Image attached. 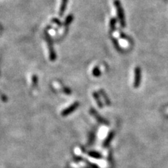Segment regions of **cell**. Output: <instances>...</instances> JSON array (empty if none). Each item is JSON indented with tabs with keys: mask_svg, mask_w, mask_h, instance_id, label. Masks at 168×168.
<instances>
[{
	"mask_svg": "<svg viewBox=\"0 0 168 168\" xmlns=\"http://www.w3.org/2000/svg\"><path fill=\"white\" fill-rule=\"evenodd\" d=\"M114 5L116 9V13L118 16V21H119L120 25L121 27L124 28L126 25V17H125V13H124V9L122 7L121 2L119 0H114Z\"/></svg>",
	"mask_w": 168,
	"mask_h": 168,
	"instance_id": "obj_1",
	"label": "cell"
},
{
	"mask_svg": "<svg viewBox=\"0 0 168 168\" xmlns=\"http://www.w3.org/2000/svg\"><path fill=\"white\" fill-rule=\"evenodd\" d=\"M45 37H46V40L47 42L48 43V47L49 50V56H50V60L51 61H54L57 58V55L56 53L54 51L53 48V40H52L51 36L49 35V34L48 33L47 31L45 32Z\"/></svg>",
	"mask_w": 168,
	"mask_h": 168,
	"instance_id": "obj_2",
	"label": "cell"
},
{
	"mask_svg": "<svg viewBox=\"0 0 168 168\" xmlns=\"http://www.w3.org/2000/svg\"><path fill=\"white\" fill-rule=\"evenodd\" d=\"M135 79L133 82V87L137 88L140 87L141 82V69L140 67H136L135 69Z\"/></svg>",
	"mask_w": 168,
	"mask_h": 168,
	"instance_id": "obj_3",
	"label": "cell"
},
{
	"mask_svg": "<svg viewBox=\"0 0 168 168\" xmlns=\"http://www.w3.org/2000/svg\"><path fill=\"white\" fill-rule=\"evenodd\" d=\"M90 113H91V114L92 116H93L96 118L97 121L98 122L102 124H105V125H109V122L106 120H105V118H104L102 116H101L98 114V112L96 111V110L94 109H91L90 110Z\"/></svg>",
	"mask_w": 168,
	"mask_h": 168,
	"instance_id": "obj_4",
	"label": "cell"
},
{
	"mask_svg": "<svg viewBox=\"0 0 168 168\" xmlns=\"http://www.w3.org/2000/svg\"><path fill=\"white\" fill-rule=\"evenodd\" d=\"M79 106V103L77 102H74V104H72V105L70 106H69L68 108H67V109L63 110V111H62V114H61L62 116H68L70 114H72V112H74L75 110L78 108V106Z\"/></svg>",
	"mask_w": 168,
	"mask_h": 168,
	"instance_id": "obj_5",
	"label": "cell"
},
{
	"mask_svg": "<svg viewBox=\"0 0 168 168\" xmlns=\"http://www.w3.org/2000/svg\"><path fill=\"white\" fill-rule=\"evenodd\" d=\"M114 135H115V133L114 131H112L109 133V135L106 137V140H105V141H104V146L107 147L109 145V144L111 143V141H112L113 139H114Z\"/></svg>",
	"mask_w": 168,
	"mask_h": 168,
	"instance_id": "obj_6",
	"label": "cell"
},
{
	"mask_svg": "<svg viewBox=\"0 0 168 168\" xmlns=\"http://www.w3.org/2000/svg\"><path fill=\"white\" fill-rule=\"evenodd\" d=\"M100 93L101 95V96H102L104 98V100H105L106 105H108V106L111 105V101H110L109 98L108 97V96H107V95L105 92V91H104L103 89H100Z\"/></svg>",
	"mask_w": 168,
	"mask_h": 168,
	"instance_id": "obj_7",
	"label": "cell"
},
{
	"mask_svg": "<svg viewBox=\"0 0 168 168\" xmlns=\"http://www.w3.org/2000/svg\"><path fill=\"white\" fill-rule=\"evenodd\" d=\"M68 3V0H62V3H61V6H60V16H62L65 11L66 10L67 8V5Z\"/></svg>",
	"mask_w": 168,
	"mask_h": 168,
	"instance_id": "obj_8",
	"label": "cell"
},
{
	"mask_svg": "<svg viewBox=\"0 0 168 168\" xmlns=\"http://www.w3.org/2000/svg\"><path fill=\"white\" fill-rule=\"evenodd\" d=\"M92 95H93V97L95 98V101H96L97 105H98V106H99L100 108H103V104L102 102V101H101V100H100L99 94H98L97 92H94Z\"/></svg>",
	"mask_w": 168,
	"mask_h": 168,
	"instance_id": "obj_9",
	"label": "cell"
},
{
	"mask_svg": "<svg viewBox=\"0 0 168 168\" xmlns=\"http://www.w3.org/2000/svg\"><path fill=\"white\" fill-rule=\"evenodd\" d=\"M116 22H117V19L116 18H112L111 20H110L109 26H110V32H113L115 30Z\"/></svg>",
	"mask_w": 168,
	"mask_h": 168,
	"instance_id": "obj_10",
	"label": "cell"
},
{
	"mask_svg": "<svg viewBox=\"0 0 168 168\" xmlns=\"http://www.w3.org/2000/svg\"><path fill=\"white\" fill-rule=\"evenodd\" d=\"M111 40H112V42L113 43H114V47L116 48V50L118 51H119L121 52V53H123V49L121 48V46H119V43H118V40L114 38V37H111Z\"/></svg>",
	"mask_w": 168,
	"mask_h": 168,
	"instance_id": "obj_11",
	"label": "cell"
},
{
	"mask_svg": "<svg viewBox=\"0 0 168 168\" xmlns=\"http://www.w3.org/2000/svg\"><path fill=\"white\" fill-rule=\"evenodd\" d=\"M88 155L91 156V157L96 159H100L102 158V155L100 154V153H98L97 151H91L88 152Z\"/></svg>",
	"mask_w": 168,
	"mask_h": 168,
	"instance_id": "obj_12",
	"label": "cell"
},
{
	"mask_svg": "<svg viewBox=\"0 0 168 168\" xmlns=\"http://www.w3.org/2000/svg\"><path fill=\"white\" fill-rule=\"evenodd\" d=\"M92 75L95 77H99L101 75V71L100 70V69L98 67H95L92 70Z\"/></svg>",
	"mask_w": 168,
	"mask_h": 168,
	"instance_id": "obj_13",
	"label": "cell"
},
{
	"mask_svg": "<svg viewBox=\"0 0 168 168\" xmlns=\"http://www.w3.org/2000/svg\"><path fill=\"white\" fill-rule=\"evenodd\" d=\"M73 19H74V17L72 15H69L67 17L65 21V25L66 26V27L70 24V23L72 22V21H73Z\"/></svg>",
	"mask_w": 168,
	"mask_h": 168,
	"instance_id": "obj_14",
	"label": "cell"
},
{
	"mask_svg": "<svg viewBox=\"0 0 168 168\" xmlns=\"http://www.w3.org/2000/svg\"><path fill=\"white\" fill-rule=\"evenodd\" d=\"M95 140V133L93 132H91V133H90V135H89V141H88L89 144H93Z\"/></svg>",
	"mask_w": 168,
	"mask_h": 168,
	"instance_id": "obj_15",
	"label": "cell"
},
{
	"mask_svg": "<svg viewBox=\"0 0 168 168\" xmlns=\"http://www.w3.org/2000/svg\"><path fill=\"white\" fill-rule=\"evenodd\" d=\"M32 84L34 86H37V84H38V77H37V75H33L32 76Z\"/></svg>",
	"mask_w": 168,
	"mask_h": 168,
	"instance_id": "obj_16",
	"label": "cell"
},
{
	"mask_svg": "<svg viewBox=\"0 0 168 168\" xmlns=\"http://www.w3.org/2000/svg\"><path fill=\"white\" fill-rule=\"evenodd\" d=\"M63 92H65V94H67V95H70L72 93V91L69 88H67V87H64Z\"/></svg>",
	"mask_w": 168,
	"mask_h": 168,
	"instance_id": "obj_17",
	"label": "cell"
},
{
	"mask_svg": "<svg viewBox=\"0 0 168 168\" xmlns=\"http://www.w3.org/2000/svg\"><path fill=\"white\" fill-rule=\"evenodd\" d=\"M52 21H53L54 23H56V24H57V25H59V26L62 25V22H60L57 18H53V20H52Z\"/></svg>",
	"mask_w": 168,
	"mask_h": 168,
	"instance_id": "obj_18",
	"label": "cell"
},
{
	"mask_svg": "<svg viewBox=\"0 0 168 168\" xmlns=\"http://www.w3.org/2000/svg\"><path fill=\"white\" fill-rule=\"evenodd\" d=\"M2 99L3 101H4V102H7V97H6V95H2Z\"/></svg>",
	"mask_w": 168,
	"mask_h": 168,
	"instance_id": "obj_19",
	"label": "cell"
},
{
	"mask_svg": "<svg viewBox=\"0 0 168 168\" xmlns=\"http://www.w3.org/2000/svg\"><path fill=\"white\" fill-rule=\"evenodd\" d=\"M74 160L77 161H82V158L80 157V156H75L74 157Z\"/></svg>",
	"mask_w": 168,
	"mask_h": 168,
	"instance_id": "obj_20",
	"label": "cell"
},
{
	"mask_svg": "<svg viewBox=\"0 0 168 168\" xmlns=\"http://www.w3.org/2000/svg\"><path fill=\"white\" fill-rule=\"evenodd\" d=\"M163 1H164L165 2H166V3H168V0H163Z\"/></svg>",
	"mask_w": 168,
	"mask_h": 168,
	"instance_id": "obj_21",
	"label": "cell"
},
{
	"mask_svg": "<svg viewBox=\"0 0 168 168\" xmlns=\"http://www.w3.org/2000/svg\"><path fill=\"white\" fill-rule=\"evenodd\" d=\"M166 117L167 118H168V115H166Z\"/></svg>",
	"mask_w": 168,
	"mask_h": 168,
	"instance_id": "obj_22",
	"label": "cell"
}]
</instances>
